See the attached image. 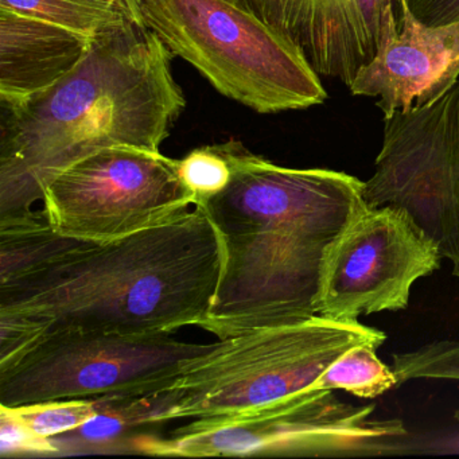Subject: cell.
Returning <instances> with one entry per match:
<instances>
[{
  "label": "cell",
  "instance_id": "obj_1",
  "mask_svg": "<svg viewBox=\"0 0 459 459\" xmlns=\"http://www.w3.org/2000/svg\"><path fill=\"white\" fill-rule=\"evenodd\" d=\"M221 270L219 233L195 206L117 240H79L0 284V318L12 325L21 349L50 332L174 333L205 321Z\"/></svg>",
  "mask_w": 459,
  "mask_h": 459
},
{
  "label": "cell",
  "instance_id": "obj_5",
  "mask_svg": "<svg viewBox=\"0 0 459 459\" xmlns=\"http://www.w3.org/2000/svg\"><path fill=\"white\" fill-rule=\"evenodd\" d=\"M142 22L225 98L259 114L319 106L321 77L299 50L232 0H138Z\"/></svg>",
  "mask_w": 459,
  "mask_h": 459
},
{
  "label": "cell",
  "instance_id": "obj_6",
  "mask_svg": "<svg viewBox=\"0 0 459 459\" xmlns=\"http://www.w3.org/2000/svg\"><path fill=\"white\" fill-rule=\"evenodd\" d=\"M375 404L341 402L333 389H303L273 404L227 418L187 421L165 440H146L157 455H284L318 458L412 453L400 419L375 418Z\"/></svg>",
  "mask_w": 459,
  "mask_h": 459
},
{
  "label": "cell",
  "instance_id": "obj_7",
  "mask_svg": "<svg viewBox=\"0 0 459 459\" xmlns=\"http://www.w3.org/2000/svg\"><path fill=\"white\" fill-rule=\"evenodd\" d=\"M213 346L173 333H42L0 362V408L152 394Z\"/></svg>",
  "mask_w": 459,
  "mask_h": 459
},
{
  "label": "cell",
  "instance_id": "obj_14",
  "mask_svg": "<svg viewBox=\"0 0 459 459\" xmlns=\"http://www.w3.org/2000/svg\"><path fill=\"white\" fill-rule=\"evenodd\" d=\"M79 240L57 232L44 209L0 220V284L33 273Z\"/></svg>",
  "mask_w": 459,
  "mask_h": 459
},
{
  "label": "cell",
  "instance_id": "obj_21",
  "mask_svg": "<svg viewBox=\"0 0 459 459\" xmlns=\"http://www.w3.org/2000/svg\"><path fill=\"white\" fill-rule=\"evenodd\" d=\"M405 4L426 25H448L459 21V0H405Z\"/></svg>",
  "mask_w": 459,
  "mask_h": 459
},
{
  "label": "cell",
  "instance_id": "obj_18",
  "mask_svg": "<svg viewBox=\"0 0 459 459\" xmlns=\"http://www.w3.org/2000/svg\"><path fill=\"white\" fill-rule=\"evenodd\" d=\"M4 410L9 411L12 416L37 437L52 439L87 423L98 415L99 404L96 399L64 400Z\"/></svg>",
  "mask_w": 459,
  "mask_h": 459
},
{
  "label": "cell",
  "instance_id": "obj_16",
  "mask_svg": "<svg viewBox=\"0 0 459 459\" xmlns=\"http://www.w3.org/2000/svg\"><path fill=\"white\" fill-rule=\"evenodd\" d=\"M378 346L359 345L333 362L311 389H342L361 399H375L397 386L394 369L378 359Z\"/></svg>",
  "mask_w": 459,
  "mask_h": 459
},
{
  "label": "cell",
  "instance_id": "obj_17",
  "mask_svg": "<svg viewBox=\"0 0 459 459\" xmlns=\"http://www.w3.org/2000/svg\"><path fill=\"white\" fill-rule=\"evenodd\" d=\"M251 155L241 142L208 144L178 160L179 176L197 201L219 195L230 185L233 174Z\"/></svg>",
  "mask_w": 459,
  "mask_h": 459
},
{
  "label": "cell",
  "instance_id": "obj_3",
  "mask_svg": "<svg viewBox=\"0 0 459 459\" xmlns=\"http://www.w3.org/2000/svg\"><path fill=\"white\" fill-rule=\"evenodd\" d=\"M160 37L133 22L99 37L74 72L0 107V220L33 212L69 166L109 147L160 152L186 107Z\"/></svg>",
  "mask_w": 459,
  "mask_h": 459
},
{
  "label": "cell",
  "instance_id": "obj_15",
  "mask_svg": "<svg viewBox=\"0 0 459 459\" xmlns=\"http://www.w3.org/2000/svg\"><path fill=\"white\" fill-rule=\"evenodd\" d=\"M0 7L91 39L107 36L136 22L130 10L115 0H0Z\"/></svg>",
  "mask_w": 459,
  "mask_h": 459
},
{
  "label": "cell",
  "instance_id": "obj_10",
  "mask_svg": "<svg viewBox=\"0 0 459 459\" xmlns=\"http://www.w3.org/2000/svg\"><path fill=\"white\" fill-rule=\"evenodd\" d=\"M437 243L400 206L364 204L330 244L316 314L338 321L405 310L419 279L439 270Z\"/></svg>",
  "mask_w": 459,
  "mask_h": 459
},
{
  "label": "cell",
  "instance_id": "obj_2",
  "mask_svg": "<svg viewBox=\"0 0 459 459\" xmlns=\"http://www.w3.org/2000/svg\"><path fill=\"white\" fill-rule=\"evenodd\" d=\"M364 181L290 169L251 152L219 195L197 201L219 233L222 270L201 329L219 340L318 316L322 263L364 205Z\"/></svg>",
  "mask_w": 459,
  "mask_h": 459
},
{
  "label": "cell",
  "instance_id": "obj_9",
  "mask_svg": "<svg viewBox=\"0 0 459 459\" xmlns=\"http://www.w3.org/2000/svg\"><path fill=\"white\" fill-rule=\"evenodd\" d=\"M362 197L368 205L407 209L459 279V80L434 103L384 119Z\"/></svg>",
  "mask_w": 459,
  "mask_h": 459
},
{
  "label": "cell",
  "instance_id": "obj_4",
  "mask_svg": "<svg viewBox=\"0 0 459 459\" xmlns=\"http://www.w3.org/2000/svg\"><path fill=\"white\" fill-rule=\"evenodd\" d=\"M383 330L359 321L316 316L214 342L165 388L149 394L152 424L211 420L257 410L308 389L342 354L385 342Z\"/></svg>",
  "mask_w": 459,
  "mask_h": 459
},
{
  "label": "cell",
  "instance_id": "obj_20",
  "mask_svg": "<svg viewBox=\"0 0 459 459\" xmlns=\"http://www.w3.org/2000/svg\"><path fill=\"white\" fill-rule=\"evenodd\" d=\"M0 451L2 455L25 451H57L52 440L37 437L17 420L9 411L0 408Z\"/></svg>",
  "mask_w": 459,
  "mask_h": 459
},
{
  "label": "cell",
  "instance_id": "obj_8",
  "mask_svg": "<svg viewBox=\"0 0 459 459\" xmlns=\"http://www.w3.org/2000/svg\"><path fill=\"white\" fill-rule=\"evenodd\" d=\"M195 200L178 160L117 146L69 166L48 185L42 201L61 235L106 243L187 213Z\"/></svg>",
  "mask_w": 459,
  "mask_h": 459
},
{
  "label": "cell",
  "instance_id": "obj_19",
  "mask_svg": "<svg viewBox=\"0 0 459 459\" xmlns=\"http://www.w3.org/2000/svg\"><path fill=\"white\" fill-rule=\"evenodd\" d=\"M397 386L418 378H443L459 381V342L434 341L415 351L394 353Z\"/></svg>",
  "mask_w": 459,
  "mask_h": 459
},
{
  "label": "cell",
  "instance_id": "obj_22",
  "mask_svg": "<svg viewBox=\"0 0 459 459\" xmlns=\"http://www.w3.org/2000/svg\"><path fill=\"white\" fill-rule=\"evenodd\" d=\"M115 2H119V4H125V6L130 10L133 17L135 18L136 22L143 25V22H142L141 12H139L138 0H115Z\"/></svg>",
  "mask_w": 459,
  "mask_h": 459
},
{
  "label": "cell",
  "instance_id": "obj_12",
  "mask_svg": "<svg viewBox=\"0 0 459 459\" xmlns=\"http://www.w3.org/2000/svg\"><path fill=\"white\" fill-rule=\"evenodd\" d=\"M397 4L375 58L349 87L353 96L376 99L384 119L434 103L459 80V21L426 25L405 0Z\"/></svg>",
  "mask_w": 459,
  "mask_h": 459
},
{
  "label": "cell",
  "instance_id": "obj_11",
  "mask_svg": "<svg viewBox=\"0 0 459 459\" xmlns=\"http://www.w3.org/2000/svg\"><path fill=\"white\" fill-rule=\"evenodd\" d=\"M291 42L319 77L351 87L370 63L397 0H232Z\"/></svg>",
  "mask_w": 459,
  "mask_h": 459
},
{
  "label": "cell",
  "instance_id": "obj_13",
  "mask_svg": "<svg viewBox=\"0 0 459 459\" xmlns=\"http://www.w3.org/2000/svg\"><path fill=\"white\" fill-rule=\"evenodd\" d=\"M95 39L0 7V107L20 106L60 82Z\"/></svg>",
  "mask_w": 459,
  "mask_h": 459
},
{
  "label": "cell",
  "instance_id": "obj_23",
  "mask_svg": "<svg viewBox=\"0 0 459 459\" xmlns=\"http://www.w3.org/2000/svg\"><path fill=\"white\" fill-rule=\"evenodd\" d=\"M455 419L459 421V411H456L455 412Z\"/></svg>",
  "mask_w": 459,
  "mask_h": 459
}]
</instances>
